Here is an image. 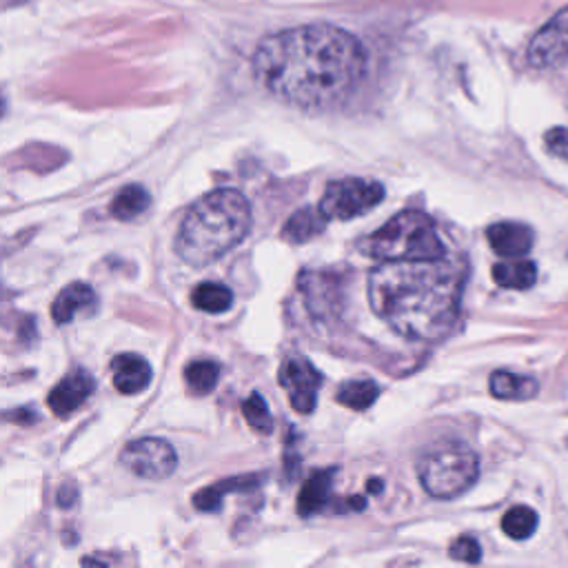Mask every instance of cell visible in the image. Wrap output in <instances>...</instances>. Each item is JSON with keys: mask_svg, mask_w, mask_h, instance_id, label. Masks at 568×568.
I'll return each instance as SVG.
<instances>
[{"mask_svg": "<svg viewBox=\"0 0 568 568\" xmlns=\"http://www.w3.org/2000/svg\"><path fill=\"white\" fill-rule=\"evenodd\" d=\"M362 253L380 262L433 260L444 256V245L435 222L422 211H402L387 225L360 242Z\"/></svg>", "mask_w": 568, "mask_h": 568, "instance_id": "cell-4", "label": "cell"}, {"mask_svg": "<svg viewBox=\"0 0 568 568\" xmlns=\"http://www.w3.org/2000/svg\"><path fill=\"white\" fill-rule=\"evenodd\" d=\"M149 205L151 198L147 194V189L140 185H129L116 196L114 205H111V213H114L118 220H134L140 216V213H145Z\"/></svg>", "mask_w": 568, "mask_h": 568, "instance_id": "cell-21", "label": "cell"}, {"mask_svg": "<svg viewBox=\"0 0 568 568\" xmlns=\"http://www.w3.org/2000/svg\"><path fill=\"white\" fill-rule=\"evenodd\" d=\"M537 529V513L531 509V506H513L504 513L502 517V531L506 533V537L511 540H529V537L535 533Z\"/></svg>", "mask_w": 568, "mask_h": 568, "instance_id": "cell-22", "label": "cell"}, {"mask_svg": "<svg viewBox=\"0 0 568 568\" xmlns=\"http://www.w3.org/2000/svg\"><path fill=\"white\" fill-rule=\"evenodd\" d=\"M218 380H220V367L211 360L191 362L189 367L185 369L187 387H189L191 393H196V395L211 393L213 389H216Z\"/></svg>", "mask_w": 568, "mask_h": 568, "instance_id": "cell-23", "label": "cell"}, {"mask_svg": "<svg viewBox=\"0 0 568 568\" xmlns=\"http://www.w3.org/2000/svg\"><path fill=\"white\" fill-rule=\"evenodd\" d=\"M382 200L384 187L380 182L364 178H342L329 182L318 209L329 222L351 220L362 216L364 211L378 207Z\"/></svg>", "mask_w": 568, "mask_h": 568, "instance_id": "cell-6", "label": "cell"}, {"mask_svg": "<svg viewBox=\"0 0 568 568\" xmlns=\"http://www.w3.org/2000/svg\"><path fill=\"white\" fill-rule=\"evenodd\" d=\"M544 145L551 156L568 162V129L566 127H553L546 131Z\"/></svg>", "mask_w": 568, "mask_h": 568, "instance_id": "cell-26", "label": "cell"}, {"mask_svg": "<svg viewBox=\"0 0 568 568\" xmlns=\"http://www.w3.org/2000/svg\"><path fill=\"white\" fill-rule=\"evenodd\" d=\"M327 218L322 216L320 209L316 207H302L298 209L293 216L284 222L282 227V238L287 242H293V245H304V242H309L311 238L320 236L327 227Z\"/></svg>", "mask_w": 568, "mask_h": 568, "instance_id": "cell-15", "label": "cell"}, {"mask_svg": "<svg viewBox=\"0 0 568 568\" xmlns=\"http://www.w3.org/2000/svg\"><path fill=\"white\" fill-rule=\"evenodd\" d=\"M369 491H371V493H378V491H382V482H380L378 478H373V480L369 482Z\"/></svg>", "mask_w": 568, "mask_h": 568, "instance_id": "cell-27", "label": "cell"}, {"mask_svg": "<svg viewBox=\"0 0 568 568\" xmlns=\"http://www.w3.org/2000/svg\"><path fill=\"white\" fill-rule=\"evenodd\" d=\"M96 389V382L85 369L71 371L67 378L60 380L52 389L47 398L49 409H52L58 418H67L85 404L91 393Z\"/></svg>", "mask_w": 568, "mask_h": 568, "instance_id": "cell-10", "label": "cell"}, {"mask_svg": "<svg viewBox=\"0 0 568 568\" xmlns=\"http://www.w3.org/2000/svg\"><path fill=\"white\" fill-rule=\"evenodd\" d=\"M242 415H245V420L249 422L253 431H258L262 435H269L273 431L271 411L260 393H251L249 398L242 402Z\"/></svg>", "mask_w": 568, "mask_h": 568, "instance_id": "cell-24", "label": "cell"}, {"mask_svg": "<svg viewBox=\"0 0 568 568\" xmlns=\"http://www.w3.org/2000/svg\"><path fill=\"white\" fill-rule=\"evenodd\" d=\"M249 200L236 189H216L191 205L176 236L178 256L207 267L236 249L251 231Z\"/></svg>", "mask_w": 568, "mask_h": 568, "instance_id": "cell-3", "label": "cell"}, {"mask_svg": "<svg viewBox=\"0 0 568 568\" xmlns=\"http://www.w3.org/2000/svg\"><path fill=\"white\" fill-rule=\"evenodd\" d=\"M333 475H336V469L316 471L307 480V484L302 486L300 497H298V513L302 517L316 515V513H320L324 509V506H327L329 497H331Z\"/></svg>", "mask_w": 568, "mask_h": 568, "instance_id": "cell-14", "label": "cell"}, {"mask_svg": "<svg viewBox=\"0 0 568 568\" xmlns=\"http://www.w3.org/2000/svg\"><path fill=\"white\" fill-rule=\"evenodd\" d=\"M493 280L504 289H515V291L531 289L537 280V267L533 260L497 262L493 267Z\"/></svg>", "mask_w": 568, "mask_h": 568, "instance_id": "cell-17", "label": "cell"}, {"mask_svg": "<svg viewBox=\"0 0 568 568\" xmlns=\"http://www.w3.org/2000/svg\"><path fill=\"white\" fill-rule=\"evenodd\" d=\"M529 63L535 69H551L568 58V7L542 25L529 45Z\"/></svg>", "mask_w": 568, "mask_h": 568, "instance_id": "cell-8", "label": "cell"}, {"mask_svg": "<svg viewBox=\"0 0 568 568\" xmlns=\"http://www.w3.org/2000/svg\"><path fill=\"white\" fill-rule=\"evenodd\" d=\"M462 287L464 267L446 253L433 260H391L369 273V302L402 338L438 342L458 320Z\"/></svg>", "mask_w": 568, "mask_h": 568, "instance_id": "cell-2", "label": "cell"}, {"mask_svg": "<svg viewBox=\"0 0 568 568\" xmlns=\"http://www.w3.org/2000/svg\"><path fill=\"white\" fill-rule=\"evenodd\" d=\"M191 302H194V307L198 311H205V313H213V316H218V313H225L231 309L233 304V291L225 284H218V282H202L200 287H196V291L191 293Z\"/></svg>", "mask_w": 568, "mask_h": 568, "instance_id": "cell-18", "label": "cell"}, {"mask_svg": "<svg viewBox=\"0 0 568 568\" xmlns=\"http://www.w3.org/2000/svg\"><path fill=\"white\" fill-rule=\"evenodd\" d=\"M422 489L438 500H453L466 493L480 475V460L464 442H438L418 462Z\"/></svg>", "mask_w": 568, "mask_h": 568, "instance_id": "cell-5", "label": "cell"}, {"mask_svg": "<svg viewBox=\"0 0 568 568\" xmlns=\"http://www.w3.org/2000/svg\"><path fill=\"white\" fill-rule=\"evenodd\" d=\"M111 369H114V387L125 395L145 391L151 382L149 362L136 353L118 355L114 364H111Z\"/></svg>", "mask_w": 568, "mask_h": 568, "instance_id": "cell-13", "label": "cell"}, {"mask_svg": "<svg viewBox=\"0 0 568 568\" xmlns=\"http://www.w3.org/2000/svg\"><path fill=\"white\" fill-rule=\"evenodd\" d=\"M98 296L96 291L85 282H74L58 293V298L52 304V318L58 324H69L78 313L96 311Z\"/></svg>", "mask_w": 568, "mask_h": 568, "instance_id": "cell-12", "label": "cell"}, {"mask_svg": "<svg viewBox=\"0 0 568 568\" xmlns=\"http://www.w3.org/2000/svg\"><path fill=\"white\" fill-rule=\"evenodd\" d=\"M3 114H5V98L0 96V116H3Z\"/></svg>", "mask_w": 568, "mask_h": 568, "instance_id": "cell-28", "label": "cell"}, {"mask_svg": "<svg viewBox=\"0 0 568 568\" xmlns=\"http://www.w3.org/2000/svg\"><path fill=\"white\" fill-rule=\"evenodd\" d=\"M258 484L256 475H247V478H231L220 482L216 486H209V489H202L194 495V506L198 511H218L222 506V497L229 491H247L251 486Z\"/></svg>", "mask_w": 568, "mask_h": 568, "instance_id": "cell-19", "label": "cell"}, {"mask_svg": "<svg viewBox=\"0 0 568 568\" xmlns=\"http://www.w3.org/2000/svg\"><path fill=\"white\" fill-rule=\"evenodd\" d=\"M491 393L497 400H531L540 391V384L529 375H517L513 371H495L491 375Z\"/></svg>", "mask_w": 568, "mask_h": 568, "instance_id": "cell-16", "label": "cell"}, {"mask_svg": "<svg viewBox=\"0 0 568 568\" xmlns=\"http://www.w3.org/2000/svg\"><path fill=\"white\" fill-rule=\"evenodd\" d=\"M367 54L358 38L327 23L267 36L253 54V74L269 94L302 109L342 103L358 87Z\"/></svg>", "mask_w": 568, "mask_h": 568, "instance_id": "cell-1", "label": "cell"}, {"mask_svg": "<svg viewBox=\"0 0 568 568\" xmlns=\"http://www.w3.org/2000/svg\"><path fill=\"white\" fill-rule=\"evenodd\" d=\"M280 384L289 391V402L298 413H313L322 375L304 358H289L280 369Z\"/></svg>", "mask_w": 568, "mask_h": 568, "instance_id": "cell-9", "label": "cell"}, {"mask_svg": "<svg viewBox=\"0 0 568 568\" xmlns=\"http://www.w3.org/2000/svg\"><path fill=\"white\" fill-rule=\"evenodd\" d=\"M451 557L458 562H466V564H478L482 560V546L475 537H460L455 540L451 546Z\"/></svg>", "mask_w": 568, "mask_h": 568, "instance_id": "cell-25", "label": "cell"}, {"mask_svg": "<svg viewBox=\"0 0 568 568\" xmlns=\"http://www.w3.org/2000/svg\"><path fill=\"white\" fill-rule=\"evenodd\" d=\"M127 469L142 480H167L178 466L174 446L158 438L131 442L120 455Z\"/></svg>", "mask_w": 568, "mask_h": 568, "instance_id": "cell-7", "label": "cell"}, {"mask_svg": "<svg viewBox=\"0 0 568 568\" xmlns=\"http://www.w3.org/2000/svg\"><path fill=\"white\" fill-rule=\"evenodd\" d=\"M380 398V387L373 380H355L342 384L338 402L353 411H367Z\"/></svg>", "mask_w": 568, "mask_h": 568, "instance_id": "cell-20", "label": "cell"}, {"mask_svg": "<svg viewBox=\"0 0 568 568\" xmlns=\"http://www.w3.org/2000/svg\"><path fill=\"white\" fill-rule=\"evenodd\" d=\"M486 240L497 256L522 258L533 247V231L520 222H495L486 229Z\"/></svg>", "mask_w": 568, "mask_h": 568, "instance_id": "cell-11", "label": "cell"}]
</instances>
